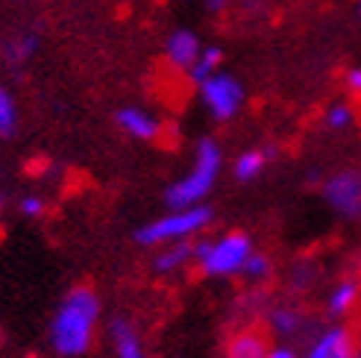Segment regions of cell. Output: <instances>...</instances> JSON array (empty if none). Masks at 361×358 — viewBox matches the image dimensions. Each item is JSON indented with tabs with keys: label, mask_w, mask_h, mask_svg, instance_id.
I'll list each match as a JSON object with an SVG mask.
<instances>
[{
	"label": "cell",
	"mask_w": 361,
	"mask_h": 358,
	"mask_svg": "<svg viewBox=\"0 0 361 358\" xmlns=\"http://www.w3.org/2000/svg\"><path fill=\"white\" fill-rule=\"evenodd\" d=\"M100 314V297L88 285L71 291L50 323V344L59 355H82L94 341V326Z\"/></svg>",
	"instance_id": "6da1fadb"
},
{
	"label": "cell",
	"mask_w": 361,
	"mask_h": 358,
	"mask_svg": "<svg viewBox=\"0 0 361 358\" xmlns=\"http://www.w3.org/2000/svg\"><path fill=\"white\" fill-rule=\"evenodd\" d=\"M221 173V150L214 144L212 138H203L197 144V156H194V171L179 179L176 185L168 188L165 200L171 209H188V206H197L203 197L212 191L214 179Z\"/></svg>",
	"instance_id": "7a4b0ae2"
},
{
	"label": "cell",
	"mask_w": 361,
	"mask_h": 358,
	"mask_svg": "<svg viewBox=\"0 0 361 358\" xmlns=\"http://www.w3.org/2000/svg\"><path fill=\"white\" fill-rule=\"evenodd\" d=\"M250 253H252V244L247 232H229L221 241L194 244V261L203 276H235L241 273Z\"/></svg>",
	"instance_id": "3957f363"
},
{
	"label": "cell",
	"mask_w": 361,
	"mask_h": 358,
	"mask_svg": "<svg viewBox=\"0 0 361 358\" xmlns=\"http://www.w3.org/2000/svg\"><path fill=\"white\" fill-rule=\"evenodd\" d=\"M212 221L209 206H188V209H171V214L159 218L135 232L138 244H171V241H185L197 232H203Z\"/></svg>",
	"instance_id": "277c9868"
},
{
	"label": "cell",
	"mask_w": 361,
	"mask_h": 358,
	"mask_svg": "<svg viewBox=\"0 0 361 358\" xmlns=\"http://www.w3.org/2000/svg\"><path fill=\"white\" fill-rule=\"evenodd\" d=\"M200 97L206 103V109L212 112V118L218 121H229L235 118L241 103H244V88L235 77L229 74H221V70H214L212 77H206L200 82Z\"/></svg>",
	"instance_id": "5b68a950"
},
{
	"label": "cell",
	"mask_w": 361,
	"mask_h": 358,
	"mask_svg": "<svg viewBox=\"0 0 361 358\" xmlns=\"http://www.w3.org/2000/svg\"><path fill=\"white\" fill-rule=\"evenodd\" d=\"M329 206L344 218H361V171H341L323 183Z\"/></svg>",
	"instance_id": "8992f818"
},
{
	"label": "cell",
	"mask_w": 361,
	"mask_h": 358,
	"mask_svg": "<svg viewBox=\"0 0 361 358\" xmlns=\"http://www.w3.org/2000/svg\"><path fill=\"white\" fill-rule=\"evenodd\" d=\"M305 358H358V338L347 326L323 329L314 344H309Z\"/></svg>",
	"instance_id": "52a82bcc"
},
{
	"label": "cell",
	"mask_w": 361,
	"mask_h": 358,
	"mask_svg": "<svg viewBox=\"0 0 361 358\" xmlns=\"http://www.w3.org/2000/svg\"><path fill=\"white\" fill-rule=\"evenodd\" d=\"M270 350V332L259 323H244L226 341V358H264Z\"/></svg>",
	"instance_id": "ba28073f"
},
{
	"label": "cell",
	"mask_w": 361,
	"mask_h": 358,
	"mask_svg": "<svg viewBox=\"0 0 361 358\" xmlns=\"http://www.w3.org/2000/svg\"><path fill=\"white\" fill-rule=\"evenodd\" d=\"M118 127L138 141H159L161 138V121L144 109H133V106L118 112Z\"/></svg>",
	"instance_id": "9c48e42d"
},
{
	"label": "cell",
	"mask_w": 361,
	"mask_h": 358,
	"mask_svg": "<svg viewBox=\"0 0 361 358\" xmlns=\"http://www.w3.org/2000/svg\"><path fill=\"white\" fill-rule=\"evenodd\" d=\"M165 53H168V62L173 68H191L194 59L200 56V39L191 32V30H176L168 35L165 42Z\"/></svg>",
	"instance_id": "30bf717a"
},
{
	"label": "cell",
	"mask_w": 361,
	"mask_h": 358,
	"mask_svg": "<svg viewBox=\"0 0 361 358\" xmlns=\"http://www.w3.org/2000/svg\"><path fill=\"white\" fill-rule=\"evenodd\" d=\"M309 326V317L294 306H276L267 314V332L270 335H302V329Z\"/></svg>",
	"instance_id": "8fae6325"
},
{
	"label": "cell",
	"mask_w": 361,
	"mask_h": 358,
	"mask_svg": "<svg viewBox=\"0 0 361 358\" xmlns=\"http://www.w3.org/2000/svg\"><path fill=\"white\" fill-rule=\"evenodd\" d=\"M358 297H361V282L353 279V276L350 279H341L335 288H332L329 300H326V311L332 317H344V314H350L355 309Z\"/></svg>",
	"instance_id": "7c38bea8"
},
{
	"label": "cell",
	"mask_w": 361,
	"mask_h": 358,
	"mask_svg": "<svg viewBox=\"0 0 361 358\" xmlns=\"http://www.w3.org/2000/svg\"><path fill=\"white\" fill-rule=\"evenodd\" d=\"M191 261H194V244L185 238V241H171L156 256L153 267H156V273H173V271H179V267H185Z\"/></svg>",
	"instance_id": "4fadbf2b"
},
{
	"label": "cell",
	"mask_w": 361,
	"mask_h": 358,
	"mask_svg": "<svg viewBox=\"0 0 361 358\" xmlns=\"http://www.w3.org/2000/svg\"><path fill=\"white\" fill-rule=\"evenodd\" d=\"M112 341H115V352L118 358H147L141 350V341L135 329L126 323V320H115L112 323Z\"/></svg>",
	"instance_id": "5bb4252c"
},
{
	"label": "cell",
	"mask_w": 361,
	"mask_h": 358,
	"mask_svg": "<svg viewBox=\"0 0 361 358\" xmlns=\"http://www.w3.org/2000/svg\"><path fill=\"white\" fill-rule=\"evenodd\" d=\"M267 159H270V153H264V150H247V153H241L235 159V176L241 179V183H247V179H252V176H259L264 171V165H267Z\"/></svg>",
	"instance_id": "9a60e30c"
},
{
	"label": "cell",
	"mask_w": 361,
	"mask_h": 358,
	"mask_svg": "<svg viewBox=\"0 0 361 358\" xmlns=\"http://www.w3.org/2000/svg\"><path fill=\"white\" fill-rule=\"evenodd\" d=\"M221 59H224V53H221L218 47H200V56H197L194 65L188 68V70H191V80L203 82L206 77H212L214 70L221 68Z\"/></svg>",
	"instance_id": "2e32d148"
},
{
	"label": "cell",
	"mask_w": 361,
	"mask_h": 358,
	"mask_svg": "<svg viewBox=\"0 0 361 358\" xmlns=\"http://www.w3.org/2000/svg\"><path fill=\"white\" fill-rule=\"evenodd\" d=\"M270 271H274V264H270V259L264 253H250L244 267H241V276L247 282H267Z\"/></svg>",
	"instance_id": "e0dca14e"
},
{
	"label": "cell",
	"mask_w": 361,
	"mask_h": 358,
	"mask_svg": "<svg viewBox=\"0 0 361 358\" xmlns=\"http://www.w3.org/2000/svg\"><path fill=\"white\" fill-rule=\"evenodd\" d=\"M15 121H18V115H15V103H12V97H9V92L4 85H0V135H12L15 132Z\"/></svg>",
	"instance_id": "ac0fdd59"
},
{
	"label": "cell",
	"mask_w": 361,
	"mask_h": 358,
	"mask_svg": "<svg viewBox=\"0 0 361 358\" xmlns=\"http://www.w3.org/2000/svg\"><path fill=\"white\" fill-rule=\"evenodd\" d=\"M32 47H35V39H32V35H24V39H15V42L6 44L4 56H6L9 62H24V59L32 56Z\"/></svg>",
	"instance_id": "d6986e66"
},
{
	"label": "cell",
	"mask_w": 361,
	"mask_h": 358,
	"mask_svg": "<svg viewBox=\"0 0 361 358\" xmlns=\"http://www.w3.org/2000/svg\"><path fill=\"white\" fill-rule=\"evenodd\" d=\"M353 106H347V103H335V106H329V112H326V127H332V130H344V127H350L353 123Z\"/></svg>",
	"instance_id": "ffe728a7"
},
{
	"label": "cell",
	"mask_w": 361,
	"mask_h": 358,
	"mask_svg": "<svg viewBox=\"0 0 361 358\" xmlns=\"http://www.w3.org/2000/svg\"><path fill=\"white\" fill-rule=\"evenodd\" d=\"M21 211L27 214V218H42V214H44V200H42V197H24Z\"/></svg>",
	"instance_id": "44dd1931"
},
{
	"label": "cell",
	"mask_w": 361,
	"mask_h": 358,
	"mask_svg": "<svg viewBox=\"0 0 361 358\" xmlns=\"http://www.w3.org/2000/svg\"><path fill=\"white\" fill-rule=\"evenodd\" d=\"M347 92H350V97L361 100V68H350L347 70Z\"/></svg>",
	"instance_id": "7402d4cb"
},
{
	"label": "cell",
	"mask_w": 361,
	"mask_h": 358,
	"mask_svg": "<svg viewBox=\"0 0 361 358\" xmlns=\"http://www.w3.org/2000/svg\"><path fill=\"white\" fill-rule=\"evenodd\" d=\"M264 358H297V352L291 347H270Z\"/></svg>",
	"instance_id": "603a6c76"
},
{
	"label": "cell",
	"mask_w": 361,
	"mask_h": 358,
	"mask_svg": "<svg viewBox=\"0 0 361 358\" xmlns=\"http://www.w3.org/2000/svg\"><path fill=\"white\" fill-rule=\"evenodd\" d=\"M358 15H361V0H358Z\"/></svg>",
	"instance_id": "cb8c5ba5"
},
{
	"label": "cell",
	"mask_w": 361,
	"mask_h": 358,
	"mask_svg": "<svg viewBox=\"0 0 361 358\" xmlns=\"http://www.w3.org/2000/svg\"><path fill=\"white\" fill-rule=\"evenodd\" d=\"M0 206H4V200H0Z\"/></svg>",
	"instance_id": "d4e9b609"
}]
</instances>
